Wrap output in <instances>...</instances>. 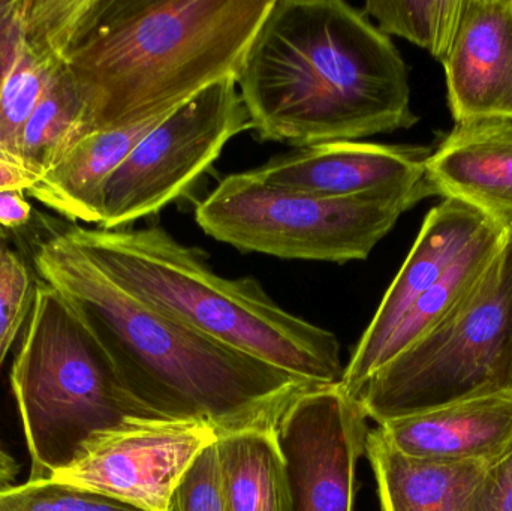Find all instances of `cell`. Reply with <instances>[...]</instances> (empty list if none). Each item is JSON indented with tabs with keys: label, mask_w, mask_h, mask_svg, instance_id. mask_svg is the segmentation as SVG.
Instances as JSON below:
<instances>
[{
	"label": "cell",
	"mask_w": 512,
	"mask_h": 511,
	"mask_svg": "<svg viewBox=\"0 0 512 511\" xmlns=\"http://www.w3.org/2000/svg\"><path fill=\"white\" fill-rule=\"evenodd\" d=\"M0 511H144L77 486L44 480L0 488Z\"/></svg>",
	"instance_id": "7402d4cb"
},
{
	"label": "cell",
	"mask_w": 512,
	"mask_h": 511,
	"mask_svg": "<svg viewBox=\"0 0 512 511\" xmlns=\"http://www.w3.org/2000/svg\"><path fill=\"white\" fill-rule=\"evenodd\" d=\"M465 0H367L363 12L387 36H399L444 62Z\"/></svg>",
	"instance_id": "44dd1931"
},
{
	"label": "cell",
	"mask_w": 512,
	"mask_h": 511,
	"mask_svg": "<svg viewBox=\"0 0 512 511\" xmlns=\"http://www.w3.org/2000/svg\"><path fill=\"white\" fill-rule=\"evenodd\" d=\"M216 440L203 423L128 419L92 435L51 480L144 511H167L189 465Z\"/></svg>",
	"instance_id": "9c48e42d"
},
{
	"label": "cell",
	"mask_w": 512,
	"mask_h": 511,
	"mask_svg": "<svg viewBox=\"0 0 512 511\" xmlns=\"http://www.w3.org/2000/svg\"><path fill=\"white\" fill-rule=\"evenodd\" d=\"M259 141L315 146L409 129V68L343 0H274L237 78Z\"/></svg>",
	"instance_id": "6da1fadb"
},
{
	"label": "cell",
	"mask_w": 512,
	"mask_h": 511,
	"mask_svg": "<svg viewBox=\"0 0 512 511\" xmlns=\"http://www.w3.org/2000/svg\"><path fill=\"white\" fill-rule=\"evenodd\" d=\"M426 180L435 197L469 204L512 231V116L454 123L427 158Z\"/></svg>",
	"instance_id": "9a60e30c"
},
{
	"label": "cell",
	"mask_w": 512,
	"mask_h": 511,
	"mask_svg": "<svg viewBox=\"0 0 512 511\" xmlns=\"http://www.w3.org/2000/svg\"><path fill=\"white\" fill-rule=\"evenodd\" d=\"M216 441L189 465L171 495L167 511H231Z\"/></svg>",
	"instance_id": "cb8c5ba5"
},
{
	"label": "cell",
	"mask_w": 512,
	"mask_h": 511,
	"mask_svg": "<svg viewBox=\"0 0 512 511\" xmlns=\"http://www.w3.org/2000/svg\"><path fill=\"white\" fill-rule=\"evenodd\" d=\"M99 0H23L17 32L0 63V144L18 153L24 123L62 71Z\"/></svg>",
	"instance_id": "4fadbf2b"
},
{
	"label": "cell",
	"mask_w": 512,
	"mask_h": 511,
	"mask_svg": "<svg viewBox=\"0 0 512 511\" xmlns=\"http://www.w3.org/2000/svg\"><path fill=\"white\" fill-rule=\"evenodd\" d=\"M170 113L134 125L89 132L45 171L26 195L69 221L99 227L104 192L111 176L137 144Z\"/></svg>",
	"instance_id": "e0dca14e"
},
{
	"label": "cell",
	"mask_w": 512,
	"mask_h": 511,
	"mask_svg": "<svg viewBox=\"0 0 512 511\" xmlns=\"http://www.w3.org/2000/svg\"><path fill=\"white\" fill-rule=\"evenodd\" d=\"M495 224L480 210L456 200H442L427 213L405 263L345 366L339 386L349 398L355 399L378 371L385 345L406 312Z\"/></svg>",
	"instance_id": "7c38bea8"
},
{
	"label": "cell",
	"mask_w": 512,
	"mask_h": 511,
	"mask_svg": "<svg viewBox=\"0 0 512 511\" xmlns=\"http://www.w3.org/2000/svg\"><path fill=\"white\" fill-rule=\"evenodd\" d=\"M86 134L84 105L65 65L24 123L18 155L42 176Z\"/></svg>",
	"instance_id": "ffe728a7"
},
{
	"label": "cell",
	"mask_w": 512,
	"mask_h": 511,
	"mask_svg": "<svg viewBox=\"0 0 512 511\" xmlns=\"http://www.w3.org/2000/svg\"><path fill=\"white\" fill-rule=\"evenodd\" d=\"M32 219V206L26 194L20 191H8L0 194V228L17 230L29 224Z\"/></svg>",
	"instance_id": "4316f807"
},
{
	"label": "cell",
	"mask_w": 512,
	"mask_h": 511,
	"mask_svg": "<svg viewBox=\"0 0 512 511\" xmlns=\"http://www.w3.org/2000/svg\"><path fill=\"white\" fill-rule=\"evenodd\" d=\"M512 389V231L471 296L382 366L355 401L376 425Z\"/></svg>",
	"instance_id": "8992f818"
},
{
	"label": "cell",
	"mask_w": 512,
	"mask_h": 511,
	"mask_svg": "<svg viewBox=\"0 0 512 511\" xmlns=\"http://www.w3.org/2000/svg\"><path fill=\"white\" fill-rule=\"evenodd\" d=\"M432 147L334 141L298 147L251 171L270 188L315 197L403 195L427 191Z\"/></svg>",
	"instance_id": "8fae6325"
},
{
	"label": "cell",
	"mask_w": 512,
	"mask_h": 511,
	"mask_svg": "<svg viewBox=\"0 0 512 511\" xmlns=\"http://www.w3.org/2000/svg\"><path fill=\"white\" fill-rule=\"evenodd\" d=\"M9 381L32 482L53 479L96 432L156 419L126 390L81 306L42 279Z\"/></svg>",
	"instance_id": "5b68a950"
},
{
	"label": "cell",
	"mask_w": 512,
	"mask_h": 511,
	"mask_svg": "<svg viewBox=\"0 0 512 511\" xmlns=\"http://www.w3.org/2000/svg\"><path fill=\"white\" fill-rule=\"evenodd\" d=\"M442 65L454 123L512 116V0H465Z\"/></svg>",
	"instance_id": "5bb4252c"
},
{
	"label": "cell",
	"mask_w": 512,
	"mask_h": 511,
	"mask_svg": "<svg viewBox=\"0 0 512 511\" xmlns=\"http://www.w3.org/2000/svg\"><path fill=\"white\" fill-rule=\"evenodd\" d=\"M36 288L26 261L0 240V368L29 321Z\"/></svg>",
	"instance_id": "603a6c76"
},
{
	"label": "cell",
	"mask_w": 512,
	"mask_h": 511,
	"mask_svg": "<svg viewBox=\"0 0 512 511\" xmlns=\"http://www.w3.org/2000/svg\"><path fill=\"white\" fill-rule=\"evenodd\" d=\"M367 417L339 384L298 396L276 426L295 511H354Z\"/></svg>",
	"instance_id": "30bf717a"
},
{
	"label": "cell",
	"mask_w": 512,
	"mask_h": 511,
	"mask_svg": "<svg viewBox=\"0 0 512 511\" xmlns=\"http://www.w3.org/2000/svg\"><path fill=\"white\" fill-rule=\"evenodd\" d=\"M469 511H512V449L487 468Z\"/></svg>",
	"instance_id": "d4e9b609"
},
{
	"label": "cell",
	"mask_w": 512,
	"mask_h": 511,
	"mask_svg": "<svg viewBox=\"0 0 512 511\" xmlns=\"http://www.w3.org/2000/svg\"><path fill=\"white\" fill-rule=\"evenodd\" d=\"M35 267L81 306L126 390L156 419L203 423L218 437L276 431L298 396L321 387L138 302L65 231L38 246Z\"/></svg>",
	"instance_id": "7a4b0ae2"
},
{
	"label": "cell",
	"mask_w": 512,
	"mask_h": 511,
	"mask_svg": "<svg viewBox=\"0 0 512 511\" xmlns=\"http://www.w3.org/2000/svg\"><path fill=\"white\" fill-rule=\"evenodd\" d=\"M366 456L382 511H469L490 464H442L409 458L370 429Z\"/></svg>",
	"instance_id": "ac0fdd59"
},
{
	"label": "cell",
	"mask_w": 512,
	"mask_h": 511,
	"mask_svg": "<svg viewBox=\"0 0 512 511\" xmlns=\"http://www.w3.org/2000/svg\"><path fill=\"white\" fill-rule=\"evenodd\" d=\"M252 131L237 78L213 84L159 122L111 176L104 230H123L182 197L237 135Z\"/></svg>",
	"instance_id": "ba28073f"
},
{
	"label": "cell",
	"mask_w": 512,
	"mask_h": 511,
	"mask_svg": "<svg viewBox=\"0 0 512 511\" xmlns=\"http://www.w3.org/2000/svg\"><path fill=\"white\" fill-rule=\"evenodd\" d=\"M41 177L17 152L0 144V194L8 191L26 194Z\"/></svg>",
	"instance_id": "484cf974"
},
{
	"label": "cell",
	"mask_w": 512,
	"mask_h": 511,
	"mask_svg": "<svg viewBox=\"0 0 512 511\" xmlns=\"http://www.w3.org/2000/svg\"><path fill=\"white\" fill-rule=\"evenodd\" d=\"M378 431L409 458L492 464L512 449V389L387 420Z\"/></svg>",
	"instance_id": "2e32d148"
},
{
	"label": "cell",
	"mask_w": 512,
	"mask_h": 511,
	"mask_svg": "<svg viewBox=\"0 0 512 511\" xmlns=\"http://www.w3.org/2000/svg\"><path fill=\"white\" fill-rule=\"evenodd\" d=\"M427 191L325 198L280 191L251 171L228 174L195 209V221L216 242L243 254L346 264L369 258L403 213Z\"/></svg>",
	"instance_id": "52a82bcc"
},
{
	"label": "cell",
	"mask_w": 512,
	"mask_h": 511,
	"mask_svg": "<svg viewBox=\"0 0 512 511\" xmlns=\"http://www.w3.org/2000/svg\"><path fill=\"white\" fill-rule=\"evenodd\" d=\"M216 444L231 511H295L276 431L234 432L218 437Z\"/></svg>",
	"instance_id": "d6986e66"
},
{
	"label": "cell",
	"mask_w": 512,
	"mask_h": 511,
	"mask_svg": "<svg viewBox=\"0 0 512 511\" xmlns=\"http://www.w3.org/2000/svg\"><path fill=\"white\" fill-rule=\"evenodd\" d=\"M274 0H99L69 53L87 131L176 110L239 78Z\"/></svg>",
	"instance_id": "3957f363"
},
{
	"label": "cell",
	"mask_w": 512,
	"mask_h": 511,
	"mask_svg": "<svg viewBox=\"0 0 512 511\" xmlns=\"http://www.w3.org/2000/svg\"><path fill=\"white\" fill-rule=\"evenodd\" d=\"M129 296L240 353L315 386L339 384L345 366L330 330L280 308L258 279L218 275L209 255L165 228L65 231Z\"/></svg>",
	"instance_id": "277c9868"
}]
</instances>
